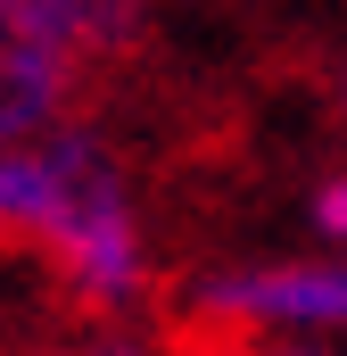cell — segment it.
Here are the masks:
<instances>
[{
	"mask_svg": "<svg viewBox=\"0 0 347 356\" xmlns=\"http://www.w3.org/2000/svg\"><path fill=\"white\" fill-rule=\"evenodd\" d=\"M0 241L42 249L91 315H124L149 290V232L133 182L91 124H42L0 149Z\"/></svg>",
	"mask_w": 347,
	"mask_h": 356,
	"instance_id": "cell-1",
	"label": "cell"
},
{
	"mask_svg": "<svg viewBox=\"0 0 347 356\" xmlns=\"http://www.w3.org/2000/svg\"><path fill=\"white\" fill-rule=\"evenodd\" d=\"M133 0H0V149L58 124L91 50L124 42Z\"/></svg>",
	"mask_w": 347,
	"mask_h": 356,
	"instance_id": "cell-2",
	"label": "cell"
},
{
	"mask_svg": "<svg viewBox=\"0 0 347 356\" xmlns=\"http://www.w3.org/2000/svg\"><path fill=\"white\" fill-rule=\"evenodd\" d=\"M190 315L223 332H289V340H347V257H273L223 266L190 282Z\"/></svg>",
	"mask_w": 347,
	"mask_h": 356,
	"instance_id": "cell-3",
	"label": "cell"
},
{
	"mask_svg": "<svg viewBox=\"0 0 347 356\" xmlns=\"http://www.w3.org/2000/svg\"><path fill=\"white\" fill-rule=\"evenodd\" d=\"M314 232H323V241H339V249H347V175L314 182Z\"/></svg>",
	"mask_w": 347,
	"mask_h": 356,
	"instance_id": "cell-4",
	"label": "cell"
}]
</instances>
